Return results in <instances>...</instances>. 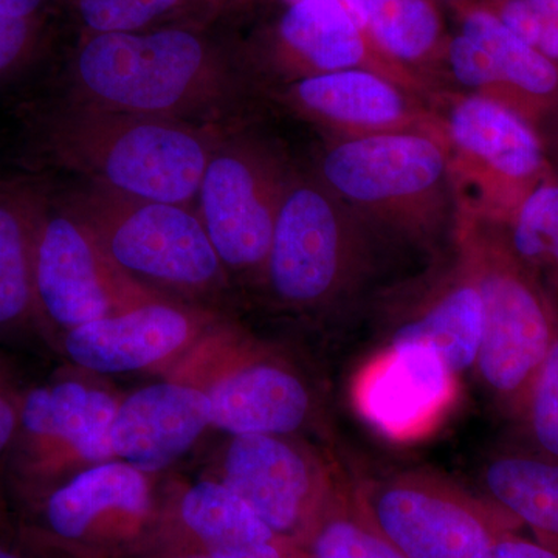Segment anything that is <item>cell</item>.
I'll return each instance as SVG.
<instances>
[{
  "label": "cell",
  "mask_w": 558,
  "mask_h": 558,
  "mask_svg": "<svg viewBox=\"0 0 558 558\" xmlns=\"http://www.w3.org/2000/svg\"><path fill=\"white\" fill-rule=\"evenodd\" d=\"M70 101L211 126L238 92L222 50L189 27L86 35L70 62Z\"/></svg>",
  "instance_id": "obj_1"
},
{
  "label": "cell",
  "mask_w": 558,
  "mask_h": 558,
  "mask_svg": "<svg viewBox=\"0 0 558 558\" xmlns=\"http://www.w3.org/2000/svg\"><path fill=\"white\" fill-rule=\"evenodd\" d=\"M43 135L53 160L90 185L191 207L222 134L185 121L69 101L47 117Z\"/></svg>",
  "instance_id": "obj_2"
},
{
  "label": "cell",
  "mask_w": 558,
  "mask_h": 558,
  "mask_svg": "<svg viewBox=\"0 0 558 558\" xmlns=\"http://www.w3.org/2000/svg\"><path fill=\"white\" fill-rule=\"evenodd\" d=\"M458 266L483 301L475 369L499 405L521 417L529 389L558 333V311L543 279L521 260L502 223L457 208Z\"/></svg>",
  "instance_id": "obj_3"
},
{
  "label": "cell",
  "mask_w": 558,
  "mask_h": 558,
  "mask_svg": "<svg viewBox=\"0 0 558 558\" xmlns=\"http://www.w3.org/2000/svg\"><path fill=\"white\" fill-rule=\"evenodd\" d=\"M317 178L379 234L429 245L453 231L457 197L444 132L333 138Z\"/></svg>",
  "instance_id": "obj_4"
},
{
  "label": "cell",
  "mask_w": 558,
  "mask_h": 558,
  "mask_svg": "<svg viewBox=\"0 0 558 558\" xmlns=\"http://www.w3.org/2000/svg\"><path fill=\"white\" fill-rule=\"evenodd\" d=\"M376 234L322 180L292 175L264 267L271 295L300 311L348 303L373 275Z\"/></svg>",
  "instance_id": "obj_5"
},
{
  "label": "cell",
  "mask_w": 558,
  "mask_h": 558,
  "mask_svg": "<svg viewBox=\"0 0 558 558\" xmlns=\"http://www.w3.org/2000/svg\"><path fill=\"white\" fill-rule=\"evenodd\" d=\"M429 102L449 148L457 208L506 226L553 178L537 130L506 106L468 92L433 94Z\"/></svg>",
  "instance_id": "obj_6"
},
{
  "label": "cell",
  "mask_w": 558,
  "mask_h": 558,
  "mask_svg": "<svg viewBox=\"0 0 558 558\" xmlns=\"http://www.w3.org/2000/svg\"><path fill=\"white\" fill-rule=\"evenodd\" d=\"M68 204L110 260L142 288L197 293L222 282L226 267L193 208L97 185L73 194Z\"/></svg>",
  "instance_id": "obj_7"
},
{
  "label": "cell",
  "mask_w": 558,
  "mask_h": 558,
  "mask_svg": "<svg viewBox=\"0 0 558 558\" xmlns=\"http://www.w3.org/2000/svg\"><path fill=\"white\" fill-rule=\"evenodd\" d=\"M351 487L359 508L407 558H476L523 529L487 495L429 473L374 476Z\"/></svg>",
  "instance_id": "obj_8"
},
{
  "label": "cell",
  "mask_w": 558,
  "mask_h": 558,
  "mask_svg": "<svg viewBox=\"0 0 558 558\" xmlns=\"http://www.w3.org/2000/svg\"><path fill=\"white\" fill-rule=\"evenodd\" d=\"M157 513L145 473L124 461L100 462L43 498L39 520L21 527L17 546L36 558L60 550L140 553Z\"/></svg>",
  "instance_id": "obj_9"
},
{
  "label": "cell",
  "mask_w": 558,
  "mask_h": 558,
  "mask_svg": "<svg viewBox=\"0 0 558 558\" xmlns=\"http://www.w3.org/2000/svg\"><path fill=\"white\" fill-rule=\"evenodd\" d=\"M33 289L39 325L64 332L159 300L110 260L68 202L46 197L36 216Z\"/></svg>",
  "instance_id": "obj_10"
},
{
  "label": "cell",
  "mask_w": 558,
  "mask_h": 558,
  "mask_svg": "<svg viewBox=\"0 0 558 558\" xmlns=\"http://www.w3.org/2000/svg\"><path fill=\"white\" fill-rule=\"evenodd\" d=\"M290 179L269 146L220 135L202 175L196 213L226 269L264 274Z\"/></svg>",
  "instance_id": "obj_11"
},
{
  "label": "cell",
  "mask_w": 558,
  "mask_h": 558,
  "mask_svg": "<svg viewBox=\"0 0 558 558\" xmlns=\"http://www.w3.org/2000/svg\"><path fill=\"white\" fill-rule=\"evenodd\" d=\"M451 76L468 94L497 101L537 130L558 108V64L506 27L490 9L464 14L446 47Z\"/></svg>",
  "instance_id": "obj_12"
},
{
  "label": "cell",
  "mask_w": 558,
  "mask_h": 558,
  "mask_svg": "<svg viewBox=\"0 0 558 558\" xmlns=\"http://www.w3.org/2000/svg\"><path fill=\"white\" fill-rule=\"evenodd\" d=\"M222 478L281 537L300 546L337 480L284 436L231 438Z\"/></svg>",
  "instance_id": "obj_13"
},
{
  "label": "cell",
  "mask_w": 558,
  "mask_h": 558,
  "mask_svg": "<svg viewBox=\"0 0 558 558\" xmlns=\"http://www.w3.org/2000/svg\"><path fill=\"white\" fill-rule=\"evenodd\" d=\"M352 395L377 432L413 440L446 416L458 395V376L428 344L391 340L360 371Z\"/></svg>",
  "instance_id": "obj_14"
},
{
  "label": "cell",
  "mask_w": 558,
  "mask_h": 558,
  "mask_svg": "<svg viewBox=\"0 0 558 558\" xmlns=\"http://www.w3.org/2000/svg\"><path fill=\"white\" fill-rule=\"evenodd\" d=\"M140 553L196 554L211 558H306L292 539L271 531L220 481L186 488L174 508L157 513Z\"/></svg>",
  "instance_id": "obj_15"
},
{
  "label": "cell",
  "mask_w": 558,
  "mask_h": 558,
  "mask_svg": "<svg viewBox=\"0 0 558 558\" xmlns=\"http://www.w3.org/2000/svg\"><path fill=\"white\" fill-rule=\"evenodd\" d=\"M284 100L336 138L385 132H444L428 100L373 70L304 76L289 84Z\"/></svg>",
  "instance_id": "obj_16"
},
{
  "label": "cell",
  "mask_w": 558,
  "mask_h": 558,
  "mask_svg": "<svg viewBox=\"0 0 558 558\" xmlns=\"http://www.w3.org/2000/svg\"><path fill=\"white\" fill-rule=\"evenodd\" d=\"M277 35L282 61L295 72V80L339 70L366 69L387 76L425 100L432 98L428 84L388 58L337 0L289 3L278 22Z\"/></svg>",
  "instance_id": "obj_17"
},
{
  "label": "cell",
  "mask_w": 558,
  "mask_h": 558,
  "mask_svg": "<svg viewBox=\"0 0 558 558\" xmlns=\"http://www.w3.org/2000/svg\"><path fill=\"white\" fill-rule=\"evenodd\" d=\"M197 328L196 315L154 300L69 330L64 351L75 365L94 373H134L171 357Z\"/></svg>",
  "instance_id": "obj_18"
},
{
  "label": "cell",
  "mask_w": 558,
  "mask_h": 558,
  "mask_svg": "<svg viewBox=\"0 0 558 558\" xmlns=\"http://www.w3.org/2000/svg\"><path fill=\"white\" fill-rule=\"evenodd\" d=\"M209 425L204 389L161 381L120 403L110 429L113 458L145 473L178 461Z\"/></svg>",
  "instance_id": "obj_19"
},
{
  "label": "cell",
  "mask_w": 558,
  "mask_h": 558,
  "mask_svg": "<svg viewBox=\"0 0 558 558\" xmlns=\"http://www.w3.org/2000/svg\"><path fill=\"white\" fill-rule=\"evenodd\" d=\"M205 392L209 425L231 436H288L314 416L310 385L274 360H250L213 381Z\"/></svg>",
  "instance_id": "obj_20"
},
{
  "label": "cell",
  "mask_w": 558,
  "mask_h": 558,
  "mask_svg": "<svg viewBox=\"0 0 558 558\" xmlns=\"http://www.w3.org/2000/svg\"><path fill=\"white\" fill-rule=\"evenodd\" d=\"M119 403L100 389L60 381L22 395L20 432L32 442H65L90 462L113 459L110 429Z\"/></svg>",
  "instance_id": "obj_21"
},
{
  "label": "cell",
  "mask_w": 558,
  "mask_h": 558,
  "mask_svg": "<svg viewBox=\"0 0 558 558\" xmlns=\"http://www.w3.org/2000/svg\"><path fill=\"white\" fill-rule=\"evenodd\" d=\"M391 340L428 344L457 376L475 368L483 340V301L458 264L446 284L395 330Z\"/></svg>",
  "instance_id": "obj_22"
},
{
  "label": "cell",
  "mask_w": 558,
  "mask_h": 558,
  "mask_svg": "<svg viewBox=\"0 0 558 558\" xmlns=\"http://www.w3.org/2000/svg\"><path fill=\"white\" fill-rule=\"evenodd\" d=\"M481 481L487 497L527 527L535 542L558 553V461L497 457L483 469Z\"/></svg>",
  "instance_id": "obj_23"
},
{
  "label": "cell",
  "mask_w": 558,
  "mask_h": 558,
  "mask_svg": "<svg viewBox=\"0 0 558 558\" xmlns=\"http://www.w3.org/2000/svg\"><path fill=\"white\" fill-rule=\"evenodd\" d=\"M39 194L0 186V333L38 322L33 289V240Z\"/></svg>",
  "instance_id": "obj_24"
},
{
  "label": "cell",
  "mask_w": 558,
  "mask_h": 558,
  "mask_svg": "<svg viewBox=\"0 0 558 558\" xmlns=\"http://www.w3.org/2000/svg\"><path fill=\"white\" fill-rule=\"evenodd\" d=\"M300 548L310 558H407L371 523L352 494L337 481Z\"/></svg>",
  "instance_id": "obj_25"
},
{
  "label": "cell",
  "mask_w": 558,
  "mask_h": 558,
  "mask_svg": "<svg viewBox=\"0 0 558 558\" xmlns=\"http://www.w3.org/2000/svg\"><path fill=\"white\" fill-rule=\"evenodd\" d=\"M363 5L371 39L392 61L409 69L438 57L442 21L432 0H363Z\"/></svg>",
  "instance_id": "obj_26"
},
{
  "label": "cell",
  "mask_w": 558,
  "mask_h": 558,
  "mask_svg": "<svg viewBox=\"0 0 558 558\" xmlns=\"http://www.w3.org/2000/svg\"><path fill=\"white\" fill-rule=\"evenodd\" d=\"M505 229L521 260L558 286V179L539 183Z\"/></svg>",
  "instance_id": "obj_27"
},
{
  "label": "cell",
  "mask_w": 558,
  "mask_h": 558,
  "mask_svg": "<svg viewBox=\"0 0 558 558\" xmlns=\"http://www.w3.org/2000/svg\"><path fill=\"white\" fill-rule=\"evenodd\" d=\"M86 35L149 31L190 0H70Z\"/></svg>",
  "instance_id": "obj_28"
},
{
  "label": "cell",
  "mask_w": 558,
  "mask_h": 558,
  "mask_svg": "<svg viewBox=\"0 0 558 558\" xmlns=\"http://www.w3.org/2000/svg\"><path fill=\"white\" fill-rule=\"evenodd\" d=\"M521 417L539 457L558 461V333L532 381Z\"/></svg>",
  "instance_id": "obj_29"
},
{
  "label": "cell",
  "mask_w": 558,
  "mask_h": 558,
  "mask_svg": "<svg viewBox=\"0 0 558 558\" xmlns=\"http://www.w3.org/2000/svg\"><path fill=\"white\" fill-rule=\"evenodd\" d=\"M490 10L524 43L558 64V0H495Z\"/></svg>",
  "instance_id": "obj_30"
},
{
  "label": "cell",
  "mask_w": 558,
  "mask_h": 558,
  "mask_svg": "<svg viewBox=\"0 0 558 558\" xmlns=\"http://www.w3.org/2000/svg\"><path fill=\"white\" fill-rule=\"evenodd\" d=\"M44 17L0 16V76L17 68L36 49Z\"/></svg>",
  "instance_id": "obj_31"
},
{
  "label": "cell",
  "mask_w": 558,
  "mask_h": 558,
  "mask_svg": "<svg viewBox=\"0 0 558 558\" xmlns=\"http://www.w3.org/2000/svg\"><path fill=\"white\" fill-rule=\"evenodd\" d=\"M21 399V392H16L5 366L0 362V472L5 458L16 444L17 432H20ZM5 534H13V526L3 506L2 483H0V538L5 539L2 537Z\"/></svg>",
  "instance_id": "obj_32"
},
{
  "label": "cell",
  "mask_w": 558,
  "mask_h": 558,
  "mask_svg": "<svg viewBox=\"0 0 558 558\" xmlns=\"http://www.w3.org/2000/svg\"><path fill=\"white\" fill-rule=\"evenodd\" d=\"M476 558H558V553L515 534L494 543Z\"/></svg>",
  "instance_id": "obj_33"
},
{
  "label": "cell",
  "mask_w": 558,
  "mask_h": 558,
  "mask_svg": "<svg viewBox=\"0 0 558 558\" xmlns=\"http://www.w3.org/2000/svg\"><path fill=\"white\" fill-rule=\"evenodd\" d=\"M43 558H211L196 556V554L175 553H131V554H97L84 553V550H60V553L47 554Z\"/></svg>",
  "instance_id": "obj_34"
},
{
  "label": "cell",
  "mask_w": 558,
  "mask_h": 558,
  "mask_svg": "<svg viewBox=\"0 0 558 558\" xmlns=\"http://www.w3.org/2000/svg\"><path fill=\"white\" fill-rule=\"evenodd\" d=\"M51 0H0V16L44 17Z\"/></svg>",
  "instance_id": "obj_35"
},
{
  "label": "cell",
  "mask_w": 558,
  "mask_h": 558,
  "mask_svg": "<svg viewBox=\"0 0 558 558\" xmlns=\"http://www.w3.org/2000/svg\"><path fill=\"white\" fill-rule=\"evenodd\" d=\"M284 2L289 5V3L296 2V0H284ZM337 2H340L341 5H343L344 9L349 11V14L354 17V21L357 22L360 27L368 33V28H366V13L365 5H363V0H337Z\"/></svg>",
  "instance_id": "obj_36"
},
{
  "label": "cell",
  "mask_w": 558,
  "mask_h": 558,
  "mask_svg": "<svg viewBox=\"0 0 558 558\" xmlns=\"http://www.w3.org/2000/svg\"><path fill=\"white\" fill-rule=\"evenodd\" d=\"M0 558H36L27 550L22 549L21 546L13 545V543L5 542L0 538Z\"/></svg>",
  "instance_id": "obj_37"
},
{
  "label": "cell",
  "mask_w": 558,
  "mask_h": 558,
  "mask_svg": "<svg viewBox=\"0 0 558 558\" xmlns=\"http://www.w3.org/2000/svg\"><path fill=\"white\" fill-rule=\"evenodd\" d=\"M307 558H310V557H307Z\"/></svg>",
  "instance_id": "obj_38"
}]
</instances>
